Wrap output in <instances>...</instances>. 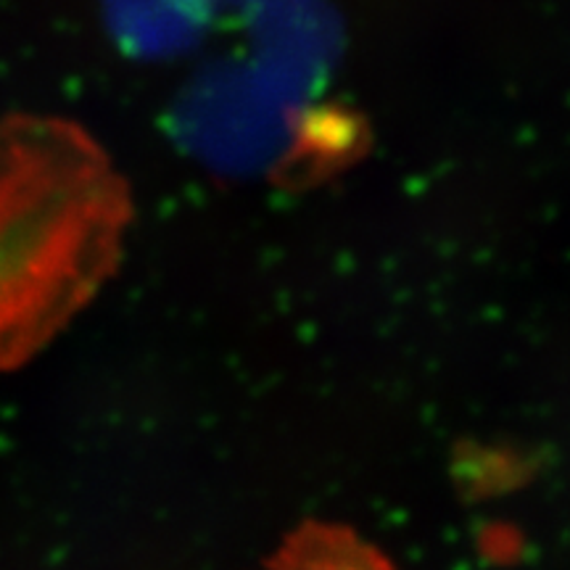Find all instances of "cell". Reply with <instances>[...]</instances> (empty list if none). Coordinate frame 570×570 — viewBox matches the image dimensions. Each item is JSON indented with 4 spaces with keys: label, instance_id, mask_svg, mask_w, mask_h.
I'll use <instances>...</instances> for the list:
<instances>
[{
    "label": "cell",
    "instance_id": "6da1fadb",
    "mask_svg": "<svg viewBox=\"0 0 570 570\" xmlns=\"http://www.w3.org/2000/svg\"><path fill=\"white\" fill-rule=\"evenodd\" d=\"M132 196L88 130L0 117V370L38 356L114 275Z\"/></svg>",
    "mask_w": 570,
    "mask_h": 570
},
{
    "label": "cell",
    "instance_id": "7a4b0ae2",
    "mask_svg": "<svg viewBox=\"0 0 570 570\" xmlns=\"http://www.w3.org/2000/svg\"><path fill=\"white\" fill-rule=\"evenodd\" d=\"M259 570H399L373 541L341 523L306 520L285 537Z\"/></svg>",
    "mask_w": 570,
    "mask_h": 570
}]
</instances>
